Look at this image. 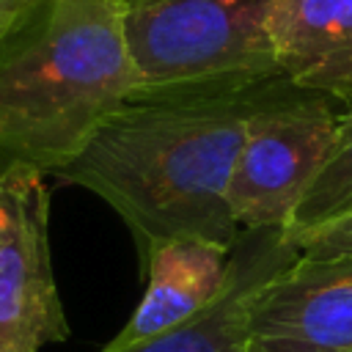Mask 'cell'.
<instances>
[{
    "label": "cell",
    "mask_w": 352,
    "mask_h": 352,
    "mask_svg": "<svg viewBox=\"0 0 352 352\" xmlns=\"http://www.w3.org/2000/svg\"><path fill=\"white\" fill-rule=\"evenodd\" d=\"M231 250L201 236H173L151 245L146 264V292L107 346H126L160 336L209 308L231 275Z\"/></svg>",
    "instance_id": "cell-8"
},
{
    "label": "cell",
    "mask_w": 352,
    "mask_h": 352,
    "mask_svg": "<svg viewBox=\"0 0 352 352\" xmlns=\"http://www.w3.org/2000/svg\"><path fill=\"white\" fill-rule=\"evenodd\" d=\"M283 231H242L231 250V275L223 294L198 316L146 341L104 346L102 352H248V319L264 283L297 258Z\"/></svg>",
    "instance_id": "cell-7"
},
{
    "label": "cell",
    "mask_w": 352,
    "mask_h": 352,
    "mask_svg": "<svg viewBox=\"0 0 352 352\" xmlns=\"http://www.w3.org/2000/svg\"><path fill=\"white\" fill-rule=\"evenodd\" d=\"M346 212H352V104L341 110L324 160L305 195L294 206L283 236L294 245L297 239L338 220Z\"/></svg>",
    "instance_id": "cell-10"
},
{
    "label": "cell",
    "mask_w": 352,
    "mask_h": 352,
    "mask_svg": "<svg viewBox=\"0 0 352 352\" xmlns=\"http://www.w3.org/2000/svg\"><path fill=\"white\" fill-rule=\"evenodd\" d=\"M69 338L52 256L50 187L41 173H0V352H38Z\"/></svg>",
    "instance_id": "cell-5"
},
{
    "label": "cell",
    "mask_w": 352,
    "mask_h": 352,
    "mask_svg": "<svg viewBox=\"0 0 352 352\" xmlns=\"http://www.w3.org/2000/svg\"><path fill=\"white\" fill-rule=\"evenodd\" d=\"M346 104L292 85L261 107L228 182V212L242 231H283L314 182Z\"/></svg>",
    "instance_id": "cell-4"
},
{
    "label": "cell",
    "mask_w": 352,
    "mask_h": 352,
    "mask_svg": "<svg viewBox=\"0 0 352 352\" xmlns=\"http://www.w3.org/2000/svg\"><path fill=\"white\" fill-rule=\"evenodd\" d=\"M294 82L242 74L170 88H138L55 176L107 201L140 250L173 236L234 248L228 182L253 116Z\"/></svg>",
    "instance_id": "cell-1"
},
{
    "label": "cell",
    "mask_w": 352,
    "mask_h": 352,
    "mask_svg": "<svg viewBox=\"0 0 352 352\" xmlns=\"http://www.w3.org/2000/svg\"><path fill=\"white\" fill-rule=\"evenodd\" d=\"M352 258L297 256L253 300L248 352H349Z\"/></svg>",
    "instance_id": "cell-6"
},
{
    "label": "cell",
    "mask_w": 352,
    "mask_h": 352,
    "mask_svg": "<svg viewBox=\"0 0 352 352\" xmlns=\"http://www.w3.org/2000/svg\"><path fill=\"white\" fill-rule=\"evenodd\" d=\"M121 3H124V6H129V3H138V0H121Z\"/></svg>",
    "instance_id": "cell-13"
},
{
    "label": "cell",
    "mask_w": 352,
    "mask_h": 352,
    "mask_svg": "<svg viewBox=\"0 0 352 352\" xmlns=\"http://www.w3.org/2000/svg\"><path fill=\"white\" fill-rule=\"evenodd\" d=\"M270 8L272 0L129 3L124 30L140 88L280 72L267 30Z\"/></svg>",
    "instance_id": "cell-3"
},
{
    "label": "cell",
    "mask_w": 352,
    "mask_h": 352,
    "mask_svg": "<svg viewBox=\"0 0 352 352\" xmlns=\"http://www.w3.org/2000/svg\"><path fill=\"white\" fill-rule=\"evenodd\" d=\"M121 0H33L0 41V173L58 176L140 88Z\"/></svg>",
    "instance_id": "cell-2"
},
{
    "label": "cell",
    "mask_w": 352,
    "mask_h": 352,
    "mask_svg": "<svg viewBox=\"0 0 352 352\" xmlns=\"http://www.w3.org/2000/svg\"><path fill=\"white\" fill-rule=\"evenodd\" d=\"M267 30L297 88L352 104V0H272Z\"/></svg>",
    "instance_id": "cell-9"
},
{
    "label": "cell",
    "mask_w": 352,
    "mask_h": 352,
    "mask_svg": "<svg viewBox=\"0 0 352 352\" xmlns=\"http://www.w3.org/2000/svg\"><path fill=\"white\" fill-rule=\"evenodd\" d=\"M349 352H352V349H349Z\"/></svg>",
    "instance_id": "cell-14"
},
{
    "label": "cell",
    "mask_w": 352,
    "mask_h": 352,
    "mask_svg": "<svg viewBox=\"0 0 352 352\" xmlns=\"http://www.w3.org/2000/svg\"><path fill=\"white\" fill-rule=\"evenodd\" d=\"M294 248L308 258H352V212L297 239Z\"/></svg>",
    "instance_id": "cell-11"
},
{
    "label": "cell",
    "mask_w": 352,
    "mask_h": 352,
    "mask_svg": "<svg viewBox=\"0 0 352 352\" xmlns=\"http://www.w3.org/2000/svg\"><path fill=\"white\" fill-rule=\"evenodd\" d=\"M33 0H0V41L14 30V25L28 14Z\"/></svg>",
    "instance_id": "cell-12"
}]
</instances>
